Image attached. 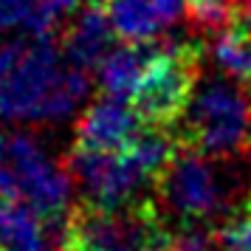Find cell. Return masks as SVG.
Masks as SVG:
<instances>
[{"label":"cell","instance_id":"13","mask_svg":"<svg viewBox=\"0 0 251 251\" xmlns=\"http://www.w3.org/2000/svg\"><path fill=\"white\" fill-rule=\"evenodd\" d=\"M212 57L228 79H234L251 93V37L246 31H240L237 25L217 31Z\"/></svg>","mask_w":251,"mask_h":251},{"label":"cell","instance_id":"22","mask_svg":"<svg viewBox=\"0 0 251 251\" xmlns=\"http://www.w3.org/2000/svg\"><path fill=\"white\" fill-rule=\"evenodd\" d=\"M249 150H251V130H249Z\"/></svg>","mask_w":251,"mask_h":251},{"label":"cell","instance_id":"19","mask_svg":"<svg viewBox=\"0 0 251 251\" xmlns=\"http://www.w3.org/2000/svg\"><path fill=\"white\" fill-rule=\"evenodd\" d=\"M150 3H152V6H155V12L161 14L164 25L175 23V20L186 12V0H150Z\"/></svg>","mask_w":251,"mask_h":251},{"label":"cell","instance_id":"4","mask_svg":"<svg viewBox=\"0 0 251 251\" xmlns=\"http://www.w3.org/2000/svg\"><path fill=\"white\" fill-rule=\"evenodd\" d=\"M172 127L186 147L209 155H234L249 141L251 93L234 79L198 82L189 107Z\"/></svg>","mask_w":251,"mask_h":251},{"label":"cell","instance_id":"14","mask_svg":"<svg viewBox=\"0 0 251 251\" xmlns=\"http://www.w3.org/2000/svg\"><path fill=\"white\" fill-rule=\"evenodd\" d=\"M183 14L198 31H223L234 17V0H186Z\"/></svg>","mask_w":251,"mask_h":251},{"label":"cell","instance_id":"18","mask_svg":"<svg viewBox=\"0 0 251 251\" xmlns=\"http://www.w3.org/2000/svg\"><path fill=\"white\" fill-rule=\"evenodd\" d=\"M217 249H220L217 237H209L201 228H183V231H178L170 246V251H217Z\"/></svg>","mask_w":251,"mask_h":251},{"label":"cell","instance_id":"8","mask_svg":"<svg viewBox=\"0 0 251 251\" xmlns=\"http://www.w3.org/2000/svg\"><path fill=\"white\" fill-rule=\"evenodd\" d=\"M147 125L133 102L127 104L125 99L104 96L93 102L85 113L79 116L76 125V147L85 150H127L130 141L141 133Z\"/></svg>","mask_w":251,"mask_h":251},{"label":"cell","instance_id":"16","mask_svg":"<svg viewBox=\"0 0 251 251\" xmlns=\"http://www.w3.org/2000/svg\"><path fill=\"white\" fill-rule=\"evenodd\" d=\"M37 0H0V34L12 28H25L31 34L37 23Z\"/></svg>","mask_w":251,"mask_h":251},{"label":"cell","instance_id":"6","mask_svg":"<svg viewBox=\"0 0 251 251\" xmlns=\"http://www.w3.org/2000/svg\"><path fill=\"white\" fill-rule=\"evenodd\" d=\"M198 48L186 43H161L136 93L130 96L138 116L150 125L172 127L183 116L198 88Z\"/></svg>","mask_w":251,"mask_h":251},{"label":"cell","instance_id":"3","mask_svg":"<svg viewBox=\"0 0 251 251\" xmlns=\"http://www.w3.org/2000/svg\"><path fill=\"white\" fill-rule=\"evenodd\" d=\"M170 220L152 203L91 206L82 203L65 220V251H170Z\"/></svg>","mask_w":251,"mask_h":251},{"label":"cell","instance_id":"11","mask_svg":"<svg viewBox=\"0 0 251 251\" xmlns=\"http://www.w3.org/2000/svg\"><path fill=\"white\" fill-rule=\"evenodd\" d=\"M46 220L23 201H0V251H48Z\"/></svg>","mask_w":251,"mask_h":251},{"label":"cell","instance_id":"1","mask_svg":"<svg viewBox=\"0 0 251 251\" xmlns=\"http://www.w3.org/2000/svg\"><path fill=\"white\" fill-rule=\"evenodd\" d=\"M88 93L85 71L71 65L51 37L0 48V119L57 122L76 110Z\"/></svg>","mask_w":251,"mask_h":251},{"label":"cell","instance_id":"12","mask_svg":"<svg viewBox=\"0 0 251 251\" xmlns=\"http://www.w3.org/2000/svg\"><path fill=\"white\" fill-rule=\"evenodd\" d=\"M104 12L113 23L116 37L127 43L155 40V34L164 28V20L150 0H104Z\"/></svg>","mask_w":251,"mask_h":251},{"label":"cell","instance_id":"10","mask_svg":"<svg viewBox=\"0 0 251 251\" xmlns=\"http://www.w3.org/2000/svg\"><path fill=\"white\" fill-rule=\"evenodd\" d=\"M158 51L161 43H155V40H144V43L125 40L122 46L110 48V54L96 65V82L104 91V96L130 99Z\"/></svg>","mask_w":251,"mask_h":251},{"label":"cell","instance_id":"21","mask_svg":"<svg viewBox=\"0 0 251 251\" xmlns=\"http://www.w3.org/2000/svg\"><path fill=\"white\" fill-rule=\"evenodd\" d=\"M91 3H96V6H104V0H91Z\"/></svg>","mask_w":251,"mask_h":251},{"label":"cell","instance_id":"9","mask_svg":"<svg viewBox=\"0 0 251 251\" xmlns=\"http://www.w3.org/2000/svg\"><path fill=\"white\" fill-rule=\"evenodd\" d=\"M113 23L104 12V6L91 3L85 12H79L74 20L68 23V28L62 31V54L71 65L88 71L96 68L113 48Z\"/></svg>","mask_w":251,"mask_h":251},{"label":"cell","instance_id":"20","mask_svg":"<svg viewBox=\"0 0 251 251\" xmlns=\"http://www.w3.org/2000/svg\"><path fill=\"white\" fill-rule=\"evenodd\" d=\"M231 25H237L240 31L251 37V0H234V17Z\"/></svg>","mask_w":251,"mask_h":251},{"label":"cell","instance_id":"17","mask_svg":"<svg viewBox=\"0 0 251 251\" xmlns=\"http://www.w3.org/2000/svg\"><path fill=\"white\" fill-rule=\"evenodd\" d=\"M40 9H37V23H34V37H51V31L59 25L62 17L76 12L79 0H37Z\"/></svg>","mask_w":251,"mask_h":251},{"label":"cell","instance_id":"2","mask_svg":"<svg viewBox=\"0 0 251 251\" xmlns=\"http://www.w3.org/2000/svg\"><path fill=\"white\" fill-rule=\"evenodd\" d=\"M161 209L167 220H178L183 228L226 223L243 203L251 201L246 178L234 167L231 155H209L181 144L172 161L155 181Z\"/></svg>","mask_w":251,"mask_h":251},{"label":"cell","instance_id":"5","mask_svg":"<svg viewBox=\"0 0 251 251\" xmlns=\"http://www.w3.org/2000/svg\"><path fill=\"white\" fill-rule=\"evenodd\" d=\"M0 201H23L43 220L68 212L71 175L25 133L0 136Z\"/></svg>","mask_w":251,"mask_h":251},{"label":"cell","instance_id":"7","mask_svg":"<svg viewBox=\"0 0 251 251\" xmlns=\"http://www.w3.org/2000/svg\"><path fill=\"white\" fill-rule=\"evenodd\" d=\"M68 175L79 186L82 203L91 206H130L141 203V192L155 178L127 150H85L74 147Z\"/></svg>","mask_w":251,"mask_h":251},{"label":"cell","instance_id":"15","mask_svg":"<svg viewBox=\"0 0 251 251\" xmlns=\"http://www.w3.org/2000/svg\"><path fill=\"white\" fill-rule=\"evenodd\" d=\"M223 251H251V201L243 203L217 231Z\"/></svg>","mask_w":251,"mask_h":251},{"label":"cell","instance_id":"23","mask_svg":"<svg viewBox=\"0 0 251 251\" xmlns=\"http://www.w3.org/2000/svg\"><path fill=\"white\" fill-rule=\"evenodd\" d=\"M48 251H54V249H48Z\"/></svg>","mask_w":251,"mask_h":251}]
</instances>
